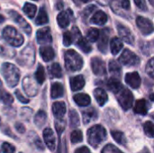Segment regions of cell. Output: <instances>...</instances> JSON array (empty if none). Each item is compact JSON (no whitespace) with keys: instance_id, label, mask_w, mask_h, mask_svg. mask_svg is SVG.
<instances>
[{"instance_id":"cell-1","label":"cell","mask_w":154,"mask_h":153,"mask_svg":"<svg viewBox=\"0 0 154 153\" xmlns=\"http://www.w3.org/2000/svg\"><path fill=\"white\" fill-rule=\"evenodd\" d=\"M1 73L4 77L6 84L10 87L17 86L20 80V70L19 69L11 63H4L1 67Z\"/></svg>"},{"instance_id":"cell-2","label":"cell","mask_w":154,"mask_h":153,"mask_svg":"<svg viewBox=\"0 0 154 153\" xmlns=\"http://www.w3.org/2000/svg\"><path fill=\"white\" fill-rule=\"evenodd\" d=\"M106 138V130L102 125H94L88 131V142L93 148H97Z\"/></svg>"},{"instance_id":"cell-3","label":"cell","mask_w":154,"mask_h":153,"mask_svg":"<svg viewBox=\"0 0 154 153\" xmlns=\"http://www.w3.org/2000/svg\"><path fill=\"white\" fill-rule=\"evenodd\" d=\"M65 67L69 71H79L82 69L84 61L81 56L74 50H69L64 54Z\"/></svg>"},{"instance_id":"cell-4","label":"cell","mask_w":154,"mask_h":153,"mask_svg":"<svg viewBox=\"0 0 154 153\" xmlns=\"http://www.w3.org/2000/svg\"><path fill=\"white\" fill-rule=\"evenodd\" d=\"M2 34L5 41H6L13 47H20L24 41L23 35L14 27L10 25L5 27Z\"/></svg>"},{"instance_id":"cell-5","label":"cell","mask_w":154,"mask_h":153,"mask_svg":"<svg viewBox=\"0 0 154 153\" xmlns=\"http://www.w3.org/2000/svg\"><path fill=\"white\" fill-rule=\"evenodd\" d=\"M17 62L23 67H32L35 62V49L32 44L25 46L20 53Z\"/></svg>"},{"instance_id":"cell-6","label":"cell","mask_w":154,"mask_h":153,"mask_svg":"<svg viewBox=\"0 0 154 153\" xmlns=\"http://www.w3.org/2000/svg\"><path fill=\"white\" fill-rule=\"evenodd\" d=\"M116 95V98L117 101L119 103V105L121 106V107L127 111L129 110L132 106H133V103H134V96L132 94V92L127 89V88H122Z\"/></svg>"},{"instance_id":"cell-7","label":"cell","mask_w":154,"mask_h":153,"mask_svg":"<svg viewBox=\"0 0 154 153\" xmlns=\"http://www.w3.org/2000/svg\"><path fill=\"white\" fill-rule=\"evenodd\" d=\"M39 83L32 76H26L23 79V88L29 96H35L39 92Z\"/></svg>"},{"instance_id":"cell-8","label":"cell","mask_w":154,"mask_h":153,"mask_svg":"<svg viewBox=\"0 0 154 153\" xmlns=\"http://www.w3.org/2000/svg\"><path fill=\"white\" fill-rule=\"evenodd\" d=\"M119 61L128 67H135L140 63V58L128 49H125L121 56L119 57Z\"/></svg>"},{"instance_id":"cell-9","label":"cell","mask_w":154,"mask_h":153,"mask_svg":"<svg viewBox=\"0 0 154 153\" xmlns=\"http://www.w3.org/2000/svg\"><path fill=\"white\" fill-rule=\"evenodd\" d=\"M8 14H9V15H10V17L17 23V25L28 35V36H30L31 34H32V27H31V25L26 22V20L22 16V15H20L16 11H14V10H10L9 12H8Z\"/></svg>"},{"instance_id":"cell-10","label":"cell","mask_w":154,"mask_h":153,"mask_svg":"<svg viewBox=\"0 0 154 153\" xmlns=\"http://www.w3.org/2000/svg\"><path fill=\"white\" fill-rule=\"evenodd\" d=\"M136 24L143 35H149L154 32L153 23H152L151 20H149L145 17L138 16L136 19Z\"/></svg>"},{"instance_id":"cell-11","label":"cell","mask_w":154,"mask_h":153,"mask_svg":"<svg viewBox=\"0 0 154 153\" xmlns=\"http://www.w3.org/2000/svg\"><path fill=\"white\" fill-rule=\"evenodd\" d=\"M91 69L95 75L97 76H104L106 73V64L100 58H93L91 60Z\"/></svg>"},{"instance_id":"cell-12","label":"cell","mask_w":154,"mask_h":153,"mask_svg":"<svg viewBox=\"0 0 154 153\" xmlns=\"http://www.w3.org/2000/svg\"><path fill=\"white\" fill-rule=\"evenodd\" d=\"M36 39L40 44H50L52 41L51 29L49 27H45L38 30L36 32Z\"/></svg>"},{"instance_id":"cell-13","label":"cell","mask_w":154,"mask_h":153,"mask_svg":"<svg viewBox=\"0 0 154 153\" xmlns=\"http://www.w3.org/2000/svg\"><path fill=\"white\" fill-rule=\"evenodd\" d=\"M12 47L13 46H11L6 41H5L4 38L0 37V56L7 58V59L14 58L16 52Z\"/></svg>"},{"instance_id":"cell-14","label":"cell","mask_w":154,"mask_h":153,"mask_svg":"<svg viewBox=\"0 0 154 153\" xmlns=\"http://www.w3.org/2000/svg\"><path fill=\"white\" fill-rule=\"evenodd\" d=\"M117 31H118L119 36L121 37V39L124 41H125L126 43L131 44V45L134 44V37L133 33L131 32V31L126 26H125L121 23H118L117 24Z\"/></svg>"},{"instance_id":"cell-15","label":"cell","mask_w":154,"mask_h":153,"mask_svg":"<svg viewBox=\"0 0 154 153\" xmlns=\"http://www.w3.org/2000/svg\"><path fill=\"white\" fill-rule=\"evenodd\" d=\"M43 139L47 147L53 151L56 148V137L51 128H45L43 130Z\"/></svg>"},{"instance_id":"cell-16","label":"cell","mask_w":154,"mask_h":153,"mask_svg":"<svg viewBox=\"0 0 154 153\" xmlns=\"http://www.w3.org/2000/svg\"><path fill=\"white\" fill-rule=\"evenodd\" d=\"M125 82L131 87L137 89L141 86V78L137 72H130L125 75Z\"/></svg>"},{"instance_id":"cell-17","label":"cell","mask_w":154,"mask_h":153,"mask_svg":"<svg viewBox=\"0 0 154 153\" xmlns=\"http://www.w3.org/2000/svg\"><path fill=\"white\" fill-rule=\"evenodd\" d=\"M72 15V12L70 10L62 11L57 16V22L60 28H66L69 26L70 23V17Z\"/></svg>"},{"instance_id":"cell-18","label":"cell","mask_w":154,"mask_h":153,"mask_svg":"<svg viewBox=\"0 0 154 153\" xmlns=\"http://www.w3.org/2000/svg\"><path fill=\"white\" fill-rule=\"evenodd\" d=\"M52 113L57 119H62L66 114V105L64 102H55L52 105Z\"/></svg>"},{"instance_id":"cell-19","label":"cell","mask_w":154,"mask_h":153,"mask_svg":"<svg viewBox=\"0 0 154 153\" xmlns=\"http://www.w3.org/2000/svg\"><path fill=\"white\" fill-rule=\"evenodd\" d=\"M108 37H109V31L108 29H105L100 32V36L98 38V49L101 52H106L107 49L108 43Z\"/></svg>"},{"instance_id":"cell-20","label":"cell","mask_w":154,"mask_h":153,"mask_svg":"<svg viewBox=\"0 0 154 153\" xmlns=\"http://www.w3.org/2000/svg\"><path fill=\"white\" fill-rule=\"evenodd\" d=\"M40 55L45 62H48L54 59L55 52L51 46H42L40 48Z\"/></svg>"},{"instance_id":"cell-21","label":"cell","mask_w":154,"mask_h":153,"mask_svg":"<svg viewBox=\"0 0 154 153\" xmlns=\"http://www.w3.org/2000/svg\"><path fill=\"white\" fill-rule=\"evenodd\" d=\"M84 86H85V79L83 76L79 75L70 78V87L72 91L80 90L84 87Z\"/></svg>"},{"instance_id":"cell-22","label":"cell","mask_w":154,"mask_h":153,"mask_svg":"<svg viewBox=\"0 0 154 153\" xmlns=\"http://www.w3.org/2000/svg\"><path fill=\"white\" fill-rule=\"evenodd\" d=\"M107 22V15L103 11H97L90 19V23L97 25H104Z\"/></svg>"},{"instance_id":"cell-23","label":"cell","mask_w":154,"mask_h":153,"mask_svg":"<svg viewBox=\"0 0 154 153\" xmlns=\"http://www.w3.org/2000/svg\"><path fill=\"white\" fill-rule=\"evenodd\" d=\"M75 103L79 106H88L91 103V98L88 95L84 93L77 94L73 96Z\"/></svg>"},{"instance_id":"cell-24","label":"cell","mask_w":154,"mask_h":153,"mask_svg":"<svg viewBox=\"0 0 154 153\" xmlns=\"http://www.w3.org/2000/svg\"><path fill=\"white\" fill-rule=\"evenodd\" d=\"M94 96L100 106H103L108 100L106 92L103 88H97L94 90Z\"/></svg>"},{"instance_id":"cell-25","label":"cell","mask_w":154,"mask_h":153,"mask_svg":"<svg viewBox=\"0 0 154 153\" xmlns=\"http://www.w3.org/2000/svg\"><path fill=\"white\" fill-rule=\"evenodd\" d=\"M0 102H2L5 106H9L14 102V97L12 96V95H10V93H8L4 89L1 79H0Z\"/></svg>"},{"instance_id":"cell-26","label":"cell","mask_w":154,"mask_h":153,"mask_svg":"<svg viewBox=\"0 0 154 153\" xmlns=\"http://www.w3.org/2000/svg\"><path fill=\"white\" fill-rule=\"evenodd\" d=\"M134 111L135 114L138 115H147L148 112V106H147V102L144 99H140L137 100L134 107Z\"/></svg>"},{"instance_id":"cell-27","label":"cell","mask_w":154,"mask_h":153,"mask_svg":"<svg viewBox=\"0 0 154 153\" xmlns=\"http://www.w3.org/2000/svg\"><path fill=\"white\" fill-rule=\"evenodd\" d=\"M64 94V88L63 86L59 83V82H55L51 85V96L52 98H59L61 97Z\"/></svg>"},{"instance_id":"cell-28","label":"cell","mask_w":154,"mask_h":153,"mask_svg":"<svg viewBox=\"0 0 154 153\" xmlns=\"http://www.w3.org/2000/svg\"><path fill=\"white\" fill-rule=\"evenodd\" d=\"M82 115H83L84 124H88V123H90V122H92L97 118V112L93 107H91L89 109L83 111Z\"/></svg>"},{"instance_id":"cell-29","label":"cell","mask_w":154,"mask_h":153,"mask_svg":"<svg viewBox=\"0 0 154 153\" xmlns=\"http://www.w3.org/2000/svg\"><path fill=\"white\" fill-rule=\"evenodd\" d=\"M77 46H78L82 51H84L85 53H88V52H90L91 50H92V47H91V45L89 44L88 40L86 39V38H84V37H82L81 35H80L79 37L77 38Z\"/></svg>"},{"instance_id":"cell-30","label":"cell","mask_w":154,"mask_h":153,"mask_svg":"<svg viewBox=\"0 0 154 153\" xmlns=\"http://www.w3.org/2000/svg\"><path fill=\"white\" fill-rule=\"evenodd\" d=\"M123 47H124L123 41L118 37H115L111 40L110 49H111V52L113 55L118 54L120 52V50L123 49Z\"/></svg>"},{"instance_id":"cell-31","label":"cell","mask_w":154,"mask_h":153,"mask_svg":"<svg viewBox=\"0 0 154 153\" xmlns=\"http://www.w3.org/2000/svg\"><path fill=\"white\" fill-rule=\"evenodd\" d=\"M107 87L109 90H111L113 93L115 94H117L122 88H123V86L122 84L120 83L119 80L116 79V78H110L108 81H107V84H106Z\"/></svg>"},{"instance_id":"cell-32","label":"cell","mask_w":154,"mask_h":153,"mask_svg":"<svg viewBox=\"0 0 154 153\" xmlns=\"http://www.w3.org/2000/svg\"><path fill=\"white\" fill-rule=\"evenodd\" d=\"M46 119H47V115L44 111L40 110L37 112V114L34 116V124L37 127L41 128L44 125V124L46 123Z\"/></svg>"},{"instance_id":"cell-33","label":"cell","mask_w":154,"mask_h":153,"mask_svg":"<svg viewBox=\"0 0 154 153\" xmlns=\"http://www.w3.org/2000/svg\"><path fill=\"white\" fill-rule=\"evenodd\" d=\"M29 140H30V142L32 143V145L36 149H38L40 151H43L44 150V145L42 144V142L41 141V139L39 138V136L35 133H33V132H31L30 133Z\"/></svg>"},{"instance_id":"cell-34","label":"cell","mask_w":154,"mask_h":153,"mask_svg":"<svg viewBox=\"0 0 154 153\" xmlns=\"http://www.w3.org/2000/svg\"><path fill=\"white\" fill-rule=\"evenodd\" d=\"M49 22V17H48V14L46 12V10L42 7L39 11V14L36 17V20H35V23L37 25H42V24H45Z\"/></svg>"},{"instance_id":"cell-35","label":"cell","mask_w":154,"mask_h":153,"mask_svg":"<svg viewBox=\"0 0 154 153\" xmlns=\"http://www.w3.org/2000/svg\"><path fill=\"white\" fill-rule=\"evenodd\" d=\"M23 13L29 17V18H33L35 14H36V11H37V7L35 5L33 4H31V3H25L23 7Z\"/></svg>"},{"instance_id":"cell-36","label":"cell","mask_w":154,"mask_h":153,"mask_svg":"<svg viewBox=\"0 0 154 153\" xmlns=\"http://www.w3.org/2000/svg\"><path fill=\"white\" fill-rule=\"evenodd\" d=\"M49 71H50L51 77H53V78H60L62 77V69H61V67L60 66L59 63H53L49 68Z\"/></svg>"},{"instance_id":"cell-37","label":"cell","mask_w":154,"mask_h":153,"mask_svg":"<svg viewBox=\"0 0 154 153\" xmlns=\"http://www.w3.org/2000/svg\"><path fill=\"white\" fill-rule=\"evenodd\" d=\"M99 36H100V32L97 28H90L87 32V39L91 42L97 41Z\"/></svg>"},{"instance_id":"cell-38","label":"cell","mask_w":154,"mask_h":153,"mask_svg":"<svg viewBox=\"0 0 154 153\" xmlns=\"http://www.w3.org/2000/svg\"><path fill=\"white\" fill-rule=\"evenodd\" d=\"M45 78H46V76H45L44 68L41 64H39V66H38L36 71H35V78H36L37 82L40 85H42L45 81Z\"/></svg>"},{"instance_id":"cell-39","label":"cell","mask_w":154,"mask_h":153,"mask_svg":"<svg viewBox=\"0 0 154 153\" xmlns=\"http://www.w3.org/2000/svg\"><path fill=\"white\" fill-rule=\"evenodd\" d=\"M111 135L114 138V140L118 142L121 145H125L126 143V139L124 135V133L120 131H112L111 132Z\"/></svg>"},{"instance_id":"cell-40","label":"cell","mask_w":154,"mask_h":153,"mask_svg":"<svg viewBox=\"0 0 154 153\" xmlns=\"http://www.w3.org/2000/svg\"><path fill=\"white\" fill-rule=\"evenodd\" d=\"M143 130L145 134L150 137V138H154V124L151 121H148L144 123L143 124Z\"/></svg>"},{"instance_id":"cell-41","label":"cell","mask_w":154,"mask_h":153,"mask_svg":"<svg viewBox=\"0 0 154 153\" xmlns=\"http://www.w3.org/2000/svg\"><path fill=\"white\" fill-rule=\"evenodd\" d=\"M69 122L72 127H77L79 125V116L75 110H70L69 112Z\"/></svg>"},{"instance_id":"cell-42","label":"cell","mask_w":154,"mask_h":153,"mask_svg":"<svg viewBox=\"0 0 154 153\" xmlns=\"http://www.w3.org/2000/svg\"><path fill=\"white\" fill-rule=\"evenodd\" d=\"M83 140L82 132L80 130H75L70 134V141L72 143H79L81 142Z\"/></svg>"},{"instance_id":"cell-43","label":"cell","mask_w":154,"mask_h":153,"mask_svg":"<svg viewBox=\"0 0 154 153\" xmlns=\"http://www.w3.org/2000/svg\"><path fill=\"white\" fill-rule=\"evenodd\" d=\"M109 70L114 75H120V73H121V66L116 60H111L109 62Z\"/></svg>"},{"instance_id":"cell-44","label":"cell","mask_w":154,"mask_h":153,"mask_svg":"<svg viewBox=\"0 0 154 153\" xmlns=\"http://www.w3.org/2000/svg\"><path fill=\"white\" fill-rule=\"evenodd\" d=\"M101 153H124L122 151H120L116 146L113 145V144H107L106 145Z\"/></svg>"},{"instance_id":"cell-45","label":"cell","mask_w":154,"mask_h":153,"mask_svg":"<svg viewBox=\"0 0 154 153\" xmlns=\"http://www.w3.org/2000/svg\"><path fill=\"white\" fill-rule=\"evenodd\" d=\"M74 36L70 32H65L63 34V44L64 46H69L73 42Z\"/></svg>"},{"instance_id":"cell-46","label":"cell","mask_w":154,"mask_h":153,"mask_svg":"<svg viewBox=\"0 0 154 153\" xmlns=\"http://www.w3.org/2000/svg\"><path fill=\"white\" fill-rule=\"evenodd\" d=\"M146 73L147 75L152 78H154V59H152L148 61L147 65H146Z\"/></svg>"},{"instance_id":"cell-47","label":"cell","mask_w":154,"mask_h":153,"mask_svg":"<svg viewBox=\"0 0 154 153\" xmlns=\"http://www.w3.org/2000/svg\"><path fill=\"white\" fill-rule=\"evenodd\" d=\"M65 126H66V122L63 119H57V121L55 122V127L59 134L62 133V132L65 129Z\"/></svg>"},{"instance_id":"cell-48","label":"cell","mask_w":154,"mask_h":153,"mask_svg":"<svg viewBox=\"0 0 154 153\" xmlns=\"http://www.w3.org/2000/svg\"><path fill=\"white\" fill-rule=\"evenodd\" d=\"M115 1H116V4H119L120 9L125 10V11L130 10L131 4H130V1L129 0H115Z\"/></svg>"},{"instance_id":"cell-49","label":"cell","mask_w":154,"mask_h":153,"mask_svg":"<svg viewBox=\"0 0 154 153\" xmlns=\"http://www.w3.org/2000/svg\"><path fill=\"white\" fill-rule=\"evenodd\" d=\"M2 151L3 153H14L15 149L12 144H10L8 142H4L2 144Z\"/></svg>"},{"instance_id":"cell-50","label":"cell","mask_w":154,"mask_h":153,"mask_svg":"<svg viewBox=\"0 0 154 153\" xmlns=\"http://www.w3.org/2000/svg\"><path fill=\"white\" fill-rule=\"evenodd\" d=\"M32 110L31 108H28V107H23L21 110V115L26 121H28L30 119V117L32 115Z\"/></svg>"},{"instance_id":"cell-51","label":"cell","mask_w":154,"mask_h":153,"mask_svg":"<svg viewBox=\"0 0 154 153\" xmlns=\"http://www.w3.org/2000/svg\"><path fill=\"white\" fill-rule=\"evenodd\" d=\"M134 4L135 5L142 11L145 12L148 10V7H147V5H146V1L145 0H134Z\"/></svg>"},{"instance_id":"cell-52","label":"cell","mask_w":154,"mask_h":153,"mask_svg":"<svg viewBox=\"0 0 154 153\" xmlns=\"http://www.w3.org/2000/svg\"><path fill=\"white\" fill-rule=\"evenodd\" d=\"M96 9V6L95 5H89V6H88V7H86L85 9H84V11L82 12V16L84 17V19H86V18H88L91 14H92V12L94 11Z\"/></svg>"},{"instance_id":"cell-53","label":"cell","mask_w":154,"mask_h":153,"mask_svg":"<svg viewBox=\"0 0 154 153\" xmlns=\"http://www.w3.org/2000/svg\"><path fill=\"white\" fill-rule=\"evenodd\" d=\"M14 94H15V96L17 97V99H18L21 103H23V104H28V103H29V99L26 98V97H24V96L21 94V92H20L19 90H15Z\"/></svg>"},{"instance_id":"cell-54","label":"cell","mask_w":154,"mask_h":153,"mask_svg":"<svg viewBox=\"0 0 154 153\" xmlns=\"http://www.w3.org/2000/svg\"><path fill=\"white\" fill-rule=\"evenodd\" d=\"M15 130L19 133H25V127L23 124H20V123H16L15 124Z\"/></svg>"},{"instance_id":"cell-55","label":"cell","mask_w":154,"mask_h":153,"mask_svg":"<svg viewBox=\"0 0 154 153\" xmlns=\"http://www.w3.org/2000/svg\"><path fill=\"white\" fill-rule=\"evenodd\" d=\"M75 153H90V151H89V149L88 147L83 146V147H80V148L77 149Z\"/></svg>"},{"instance_id":"cell-56","label":"cell","mask_w":154,"mask_h":153,"mask_svg":"<svg viewBox=\"0 0 154 153\" xmlns=\"http://www.w3.org/2000/svg\"><path fill=\"white\" fill-rule=\"evenodd\" d=\"M96 1L101 5H107L110 2V0H96Z\"/></svg>"},{"instance_id":"cell-57","label":"cell","mask_w":154,"mask_h":153,"mask_svg":"<svg viewBox=\"0 0 154 153\" xmlns=\"http://www.w3.org/2000/svg\"><path fill=\"white\" fill-rule=\"evenodd\" d=\"M5 16H4V15H2V14H0V23H4V22H5Z\"/></svg>"},{"instance_id":"cell-58","label":"cell","mask_w":154,"mask_h":153,"mask_svg":"<svg viewBox=\"0 0 154 153\" xmlns=\"http://www.w3.org/2000/svg\"><path fill=\"white\" fill-rule=\"evenodd\" d=\"M79 1H81V2H83V3H88V2H89V1H91V0H79Z\"/></svg>"},{"instance_id":"cell-59","label":"cell","mask_w":154,"mask_h":153,"mask_svg":"<svg viewBox=\"0 0 154 153\" xmlns=\"http://www.w3.org/2000/svg\"><path fill=\"white\" fill-rule=\"evenodd\" d=\"M151 99H152V100H154V96H152V95L151 96Z\"/></svg>"},{"instance_id":"cell-60","label":"cell","mask_w":154,"mask_h":153,"mask_svg":"<svg viewBox=\"0 0 154 153\" xmlns=\"http://www.w3.org/2000/svg\"><path fill=\"white\" fill-rule=\"evenodd\" d=\"M152 118L154 119V115H152Z\"/></svg>"},{"instance_id":"cell-61","label":"cell","mask_w":154,"mask_h":153,"mask_svg":"<svg viewBox=\"0 0 154 153\" xmlns=\"http://www.w3.org/2000/svg\"><path fill=\"white\" fill-rule=\"evenodd\" d=\"M0 125H1V118H0Z\"/></svg>"},{"instance_id":"cell-62","label":"cell","mask_w":154,"mask_h":153,"mask_svg":"<svg viewBox=\"0 0 154 153\" xmlns=\"http://www.w3.org/2000/svg\"><path fill=\"white\" fill-rule=\"evenodd\" d=\"M34 1H38V0H34Z\"/></svg>"},{"instance_id":"cell-63","label":"cell","mask_w":154,"mask_h":153,"mask_svg":"<svg viewBox=\"0 0 154 153\" xmlns=\"http://www.w3.org/2000/svg\"><path fill=\"white\" fill-rule=\"evenodd\" d=\"M145 153H150V152H145Z\"/></svg>"},{"instance_id":"cell-64","label":"cell","mask_w":154,"mask_h":153,"mask_svg":"<svg viewBox=\"0 0 154 153\" xmlns=\"http://www.w3.org/2000/svg\"><path fill=\"white\" fill-rule=\"evenodd\" d=\"M20 153H22V152H20Z\"/></svg>"}]
</instances>
